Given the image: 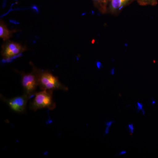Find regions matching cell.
<instances>
[{
    "label": "cell",
    "instance_id": "9a60e30c",
    "mask_svg": "<svg viewBox=\"0 0 158 158\" xmlns=\"http://www.w3.org/2000/svg\"><path fill=\"white\" fill-rule=\"evenodd\" d=\"M97 67V68L98 69H100L101 68L102 66V64L100 62H97L96 63Z\"/></svg>",
    "mask_w": 158,
    "mask_h": 158
},
{
    "label": "cell",
    "instance_id": "7a4b0ae2",
    "mask_svg": "<svg viewBox=\"0 0 158 158\" xmlns=\"http://www.w3.org/2000/svg\"><path fill=\"white\" fill-rule=\"evenodd\" d=\"M53 90H41L36 92L34 98L30 103L29 109L35 112L43 109L54 110L56 105L53 99Z\"/></svg>",
    "mask_w": 158,
    "mask_h": 158
},
{
    "label": "cell",
    "instance_id": "3957f363",
    "mask_svg": "<svg viewBox=\"0 0 158 158\" xmlns=\"http://www.w3.org/2000/svg\"><path fill=\"white\" fill-rule=\"evenodd\" d=\"M21 77V84L24 94L31 98L36 93V90L38 87L37 75L32 69L31 73L18 72Z\"/></svg>",
    "mask_w": 158,
    "mask_h": 158
},
{
    "label": "cell",
    "instance_id": "9c48e42d",
    "mask_svg": "<svg viewBox=\"0 0 158 158\" xmlns=\"http://www.w3.org/2000/svg\"><path fill=\"white\" fill-rule=\"evenodd\" d=\"M141 6H155L157 5L158 0H136Z\"/></svg>",
    "mask_w": 158,
    "mask_h": 158
},
{
    "label": "cell",
    "instance_id": "e0dca14e",
    "mask_svg": "<svg viewBox=\"0 0 158 158\" xmlns=\"http://www.w3.org/2000/svg\"></svg>",
    "mask_w": 158,
    "mask_h": 158
},
{
    "label": "cell",
    "instance_id": "2e32d148",
    "mask_svg": "<svg viewBox=\"0 0 158 158\" xmlns=\"http://www.w3.org/2000/svg\"><path fill=\"white\" fill-rule=\"evenodd\" d=\"M111 74L112 75H113L114 74V69H112L111 70Z\"/></svg>",
    "mask_w": 158,
    "mask_h": 158
},
{
    "label": "cell",
    "instance_id": "5b68a950",
    "mask_svg": "<svg viewBox=\"0 0 158 158\" xmlns=\"http://www.w3.org/2000/svg\"><path fill=\"white\" fill-rule=\"evenodd\" d=\"M27 50L20 43L8 40L2 46L1 55L4 59H9L17 56Z\"/></svg>",
    "mask_w": 158,
    "mask_h": 158
},
{
    "label": "cell",
    "instance_id": "ba28073f",
    "mask_svg": "<svg viewBox=\"0 0 158 158\" xmlns=\"http://www.w3.org/2000/svg\"><path fill=\"white\" fill-rule=\"evenodd\" d=\"M94 6L102 14L107 13L108 7L110 0H91Z\"/></svg>",
    "mask_w": 158,
    "mask_h": 158
},
{
    "label": "cell",
    "instance_id": "30bf717a",
    "mask_svg": "<svg viewBox=\"0 0 158 158\" xmlns=\"http://www.w3.org/2000/svg\"><path fill=\"white\" fill-rule=\"evenodd\" d=\"M141 111L144 115L145 113V111L143 108V104L140 102H137L136 104V111L137 113H139Z\"/></svg>",
    "mask_w": 158,
    "mask_h": 158
},
{
    "label": "cell",
    "instance_id": "4fadbf2b",
    "mask_svg": "<svg viewBox=\"0 0 158 158\" xmlns=\"http://www.w3.org/2000/svg\"><path fill=\"white\" fill-rule=\"evenodd\" d=\"M110 127H108V126H106V129H105V134H104V136L105 135H108V134L109 133V132H110Z\"/></svg>",
    "mask_w": 158,
    "mask_h": 158
},
{
    "label": "cell",
    "instance_id": "52a82bcc",
    "mask_svg": "<svg viewBox=\"0 0 158 158\" xmlns=\"http://www.w3.org/2000/svg\"><path fill=\"white\" fill-rule=\"evenodd\" d=\"M16 32V30H10L8 28L5 23L2 20L0 21V37L4 41L9 40L12 37L13 34Z\"/></svg>",
    "mask_w": 158,
    "mask_h": 158
},
{
    "label": "cell",
    "instance_id": "8fae6325",
    "mask_svg": "<svg viewBox=\"0 0 158 158\" xmlns=\"http://www.w3.org/2000/svg\"><path fill=\"white\" fill-rule=\"evenodd\" d=\"M127 129L130 134H131V135H132L134 132V130H135L134 124H133V123H129V124L127 125Z\"/></svg>",
    "mask_w": 158,
    "mask_h": 158
},
{
    "label": "cell",
    "instance_id": "277c9868",
    "mask_svg": "<svg viewBox=\"0 0 158 158\" xmlns=\"http://www.w3.org/2000/svg\"><path fill=\"white\" fill-rule=\"evenodd\" d=\"M0 98L1 100L8 105L12 111L19 114L26 113L27 104L31 98L25 94L10 98H6L3 94H1Z\"/></svg>",
    "mask_w": 158,
    "mask_h": 158
},
{
    "label": "cell",
    "instance_id": "7c38bea8",
    "mask_svg": "<svg viewBox=\"0 0 158 158\" xmlns=\"http://www.w3.org/2000/svg\"><path fill=\"white\" fill-rule=\"evenodd\" d=\"M114 123H115V121L114 120H110V121L106 122L105 123V124H106V126L110 127Z\"/></svg>",
    "mask_w": 158,
    "mask_h": 158
},
{
    "label": "cell",
    "instance_id": "8992f818",
    "mask_svg": "<svg viewBox=\"0 0 158 158\" xmlns=\"http://www.w3.org/2000/svg\"><path fill=\"white\" fill-rule=\"evenodd\" d=\"M136 0H110L108 7L107 13L118 15L126 7Z\"/></svg>",
    "mask_w": 158,
    "mask_h": 158
},
{
    "label": "cell",
    "instance_id": "6da1fadb",
    "mask_svg": "<svg viewBox=\"0 0 158 158\" xmlns=\"http://www.w3.org/2000/svg\"><path fill=\"white\" fill-rule=\"evenodd\" d=\"M30 64L37 75L38 87L40 90L68 91V87L63 85L50 71L37 68L32 62H30Z\"/></svg>",
    "mask_w": 158,
    "mask_h": 158
},
{
    "label": "cell",
    "instance_id": "5bb4252c",
    "mask_svg": "<svg viewBox=\"0 0 158 158\" xmlns=\"http://www.w3.org/2000/svg\"><path fill=\"white\" fill-rule=\"evenodd\" d=\"M127 152L125 150H122L121 151L118 153L117 154V155H116V156H120L123 155H124Z\"/></svg>",
    "mask_w": 158,
    "mask_h": 158
}]
</instances>
